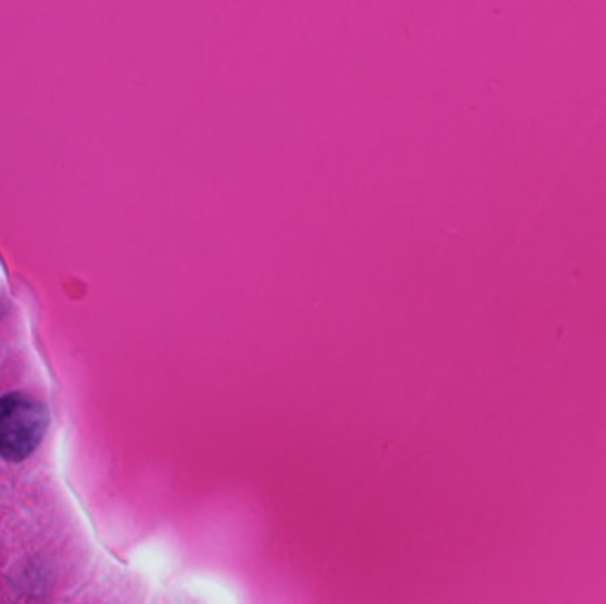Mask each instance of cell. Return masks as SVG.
Returning <instances> with one entry per match:
<instances>
[{
  "mask_svg": "<svg viewBox=\"0 0 606 604\" xmlns=\"http://www.w3.org/2000/svg\"><path fill=\"white\" fill-rule=\"evenodd\" d=\"M49 427V412L26 394L0 397V457L22 461L40 445Z\"/></svg>",
  "mask_w": 606,
  "mask_h": 604,
  "instance_id": "6da1fadb",
  "label": "cell"
}]
</instances>
